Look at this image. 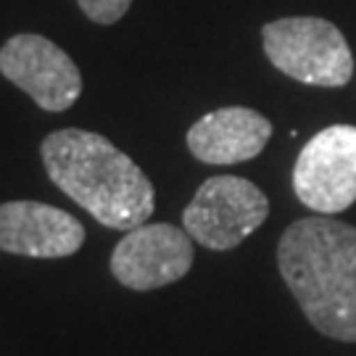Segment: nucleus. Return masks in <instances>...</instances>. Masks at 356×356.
<instances>
[{
	"label": "nucleus",
	"instance_id": "f257e3e1",
	"mask_svg": "<svg viewBox=\"0 0 356 356\" xmlns=\"http://www.w3.org/2000/svg\"><path fill=\"white\" fill-rule=\"evenodd\" d=\"M277 267L301 312L322 335L356 343V227L304 216L282 232Z\"/></svg>",
	"mask_w": 356,
	"mask_h": 356
},
{
	"label": "nucleus",
	"instance_id": "f03ea898",
	"mask_svg": "<svg viewBox=\"0 0 356 356\" xmlns=\"http://www.w3.org/2000/svg\"><path fill=\"white\" fill-rule=\"evenodd\" d=\"M40 156L53 185L103 227L129 232L151 219L153 182L108 138L76 127L56 129L42 140Z\"/></svg>",
	"mask_w": 356,
	"mask_h": 356
},
{
	"label": "nucleus",
	"instance_id": "0eeeda50",
	"mask_svg": "<svg viewBox=\"0 0 356 356\" xmlns=\"http://www.w3.org/2000/svg\"><path fill=\"white\" fill-rule=\"evenodd\" d=\"M193 238L166 222L124 232L111 254V275L129 291H156L182 280L193 267Z\"/></svg>",
	"mask_w": 356,
	"mask_h": 356
},
{
	"label": "nucleus",
	"instance_id": "6e6552de",
	"mask_svg": "<svg viewBox=\"0 0 356 356\" xmlns=\"http://www.w3.org/2000/svg\"><path fill=\"white\" fill-rule=\"evenodd\" d=\"M85 227L74 216L40 201L0 204V251L29 259H64L82 248Z\"/></svg>",
	"mask_w": 356,
	"mask_h": 356
},
{
	"label": "nucleus",
	"instance_id": "1a4fd4ad",
	"mask_svg": "<svg viewBox=\"0 0 356 356\" xmlns=\"http://www.w3.org/2000/svg\"><path fill=\"white\" fill-rule=\"evenodd\" d=\"M272 124L267 116L245 106H227L201 116L188 129V151L211 166L251 161L267 148Z\"/></svg>",
	"mask_w": 356,
	"mask_h": 356
},
{
	"label": "nucleus",
	"instance_id": "9d476101",
	"mask_svg": "<svg viewBox=\"0 0 356 356\" xmlns=\"http://www.w3.org/2000/svg\"><path fill=\"white\" fill-rule=\"evenodd\" d=\"M76 3L95 24H116L132 6V0H76Z\"/></svg>",
	"mask_w": 356,
	"mask_h": 356
},
{
	"label": "nucleus",
	"instance_id": "423d86ee",
	"mask_svg": "<svg viewBox=\"0 0 356 356\" xmlns=\"http://www.w3.org/2000/svg\"><path fill=\"white\" fill-rule=\"evenodd\" d=\"M0 74L22 88L42 111H66L82 95V74L53 40L22 32L0 48Z\"/></svg>",
	"mask_w": 356,
	"mask_h": 356
},
{
	"label": "nucleus",
	"instance_id": "39448f33",
	"mask_svg": "<svg viewBox=\"0 0 356 356\" xmlns=\"http://www.w3.org/2000/svg\"><path fill=\"white\" fill-rule=\"evenodd\" d=\"M298 201L322 216H335L356 201V127L332 124L306 143L293 166Z\"/></svg>",
	"mask_w": 356,
	"mask_h": 356
},
{
	"label": "nucleus",
	"instance_id": "7ed1b4c3",
	"mask_svg": "<svg viewBox=\"0 0 356 356\" xmlns=\"http://www.w3.org/2000/svg\"><path fill=\"white\" fill-rule=\"evenodd\" d=\"M275 69L314 88H343L354 76V53L343 32L317 16H291L261 29Z\"/></svg>",
	"mask_w": 356,
	"mask_h": 356
},
{
	"label": "nucleus",
	"instance_id": "20e7f679",
	"mask_svg": "<svg viewBox=\"0 0 356 356\" xmlns=\"http://www.w3.org/2000/svg\"><path fill=\"white\" fill-rule=\"evenodd\" d=\"M269 216V201L245 177L219 175L204 179L182 211V227L209 251H232Z\"/></svg>",
	"mask_w": 356,
	"mask_h": 356
}]
</instances>
